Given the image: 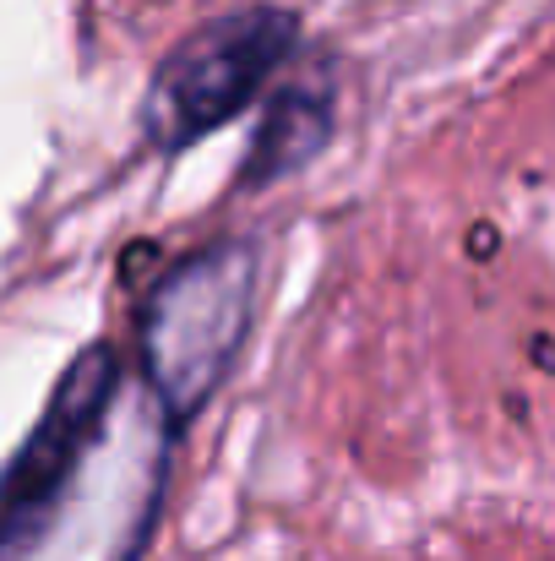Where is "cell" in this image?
<instances>
[{"mask_svg":"<svg viewBox=\"0 0 555 561\" xmlns=\"http://www.w3.org/2000/svg\"><path fill=\"white\" fill-rule=\"evenodd\" d=\"M251 273H256L251 245L223 240L185 256L153 289L142 317V360H148V387L159 392L170 420L196 414L201 398L218 387V376L229 371L251 328Z\"/></svg>","mask_w":555,"mask_h":561,"instance_id":"cell-2","label":"cell"},{"mask_svg":"<svg viewBox=\"0 0 555 561\" xmlns=\"http://www.w3.org/2000/svg\"><path fill=\"white\" fill-rule=\"evenodd\" d=\"M164 474L170 409L148 376L82 355L0 474V561H137Z\"/></svg>","mask_w":555,"mask_h":561,"instance_id":"cell-1","label":"cell"},{"mask_svg":"<svg viewBox=\"0 0 555 561\" xmlns=\"http://www.w3.org/2000/svg\"><path fill=\"white\" fill-rule=\"evenodd\" d=\"M289 44H294V22L284 11H240V16L207 22L153 77L148 131L164 148H185L190 137L223 126L278 71Z\"/></svg>","mask_w":555,"mask_h":561,"instance_id":"cell-3","label":"cell"}]
</instances>
